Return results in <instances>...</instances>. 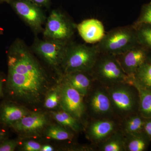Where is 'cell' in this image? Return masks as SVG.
<instances>
[{"label":"cell","mask_w":151,"mask_h":151,"mask_svg":"<svg viewBox=\"0 0 151 151\" xmlns=\"http://www.w3.org/2000/svg\"><path fill=\"white\" fill-rule=\"evenodd\" d=\"M49 126V120L44 113L32 112L11 126L14 132L23 137H37Z\"/></svg>","instance_id":"cell-10"},{"label":"cell","mask_w":151,"mask_h":151,"mask_svg":"<svg viewBox=\"0 0 151 151\" xmlns=\"http://www.w3.org/2000/svg\"><path fill=\"white\" fill-rule=\"evenodd\" d=\"M138 44L136 30L133 25L111 30L96 46L100 53L118 55Z\"/></svg>","instance_id":"cell-4"},{"label":"cell","mask_w":151,"mask_h":151,"mask_svg":"<svg viewBox=\"0 0 151 151\" xmlns=\"http://www.w3.org/2000/svg\"><path fill=\"white\" fill-rule=\"evenodd\" d=\"M3 81L2 79L0 76V100L3 94Z\"/></svg>","instance_id":"cell-33"},{"label":"cell","mask_w":151,"mask_h":151,"mask_svg":"<svg viewBox=\"0 0 151 151\" xmlns=\"http://www.w3.org/2000/svg\"><path fill=\"white\" fill-rule=\"evenodd\" d=\"M111 100L114 114L125 119L134 114L139 104V94L132 84L123 83L105 87Z\"/></svg>","instance_id":"cell-5"},{"label":"cell","mask_w":151,"mask_h":151,"mask_svg":"<svg viewBox=\"0 0 151 151\" xmlns=\"http://www.w3.org/2000/svg\"><path fill=\"white\" fill-rule=\"evenodd\" d=\"M59 77L76 89L84 97L92 89L94 78L91 72L75 71L62 73Z\"/></svg>","instance_id":"cell-14"},{"label":"cell","mask_w":151,"mask_h":151,"mask_svg":"<svg viewBox=\"0 0 151 151\" xmlns=\"http://www.w3.org/2000/svg\"><path fill=\"white\" fill-rule=\"evenodd\" d=\"M44 28V39L68 43L76 30V25L65 14L59 10H52L47 18Z\"/></svg>","instance_id":"cell-6"},{"label":"cell","mask_w":151,"mask_h":151,"mask_svg":"<svg viewBox=\"0 0 151 151\" xmlns=\"http://www.w3.org/2000/svg\"><path fill=\"white\" fill-rule=\"evenodd\" d=\"M19 144L17 139H5L0 142V151H13Z\"/></svg>","instance_id":"cell-27"},{"label":"cell","mask_w":151,"mask_h":151,"mask_svg":"<svg viewBox=\"0 0 151 151\" xmlns=\"http://www.w3.org/2000/svg\"><path fill=\"white\" fill-rule=\"evenodd\" d=\"M150 140L144 132L134 134L125 135L126 151L146 150Z\"/></svg>","instance_id":"cell-18"},{"label":"cell","mask_w":151,"mask_h":151,"mask_svg":"<svg viewBox=\"0 0 151 151\" xmlns=\"http://www.w3.org/2000/svg\"><path fill=\"white\" fill-rule=\"evenodd\" d=\"M143 132L151 140V118L145 119Z\"/></svg>","instance_id":"cell-29"},{"label":"cell","mask_w":151,"mask_h":151,"mask_svg":"<svg viewBox=\"0 0 151 151\" xmlns=\"http://www.w3.org/2000/svg\"><path fill=\"white\" fill-rule=\"evenodd\" d=\"M54 150V148L51 145H42L40 150V151H52Z\"/></svg>","instance_id":"cell-31"},{"label":"cell","mask_w":151,"mask_h":151,"mask_svg":"<svg viewBox=\"0 0 151 151\" xmlns=\"http://www.w3.org/2000/svg\"><path fill=\"white\" fill-rule=\"evenodd\" d=\"M141 24H151V2L142 6L139 16L133 24L137 25Z\"/></svg>","instance_id":"cell-26"},{"label":"cell","mask_w":151,"mask_h":151,"mask_svg":"<svg viewBox=\"0 0 151 151\" xmlns=\"http://www.w3.org/2000/svg\"><path fill=\"white\" fill-rule=\"evenodd\" d=\"M145 118L141 115L134 114L124 119L123 129L125 135L134 134L143 132Z\"/></svg>","instance_id":"cell-22"},{"label":"cell","mask_w":151,"mask_h":151,"mask_svg":"<svg viewBox=\"0 0 151 151\" xmlns=\"http://www.w3.org/2000/svg\"><path fill=\"white\" fill-rule=\"evenodd\" d=\"M59 79L60 108L81 122L86 111L84 96L60 77Z\"/></svg>","instance_id":"cell-9"},{"label":"cell","mask_w":151,"mask_h":151,"mask_svg":"<svg viewBox=\"0 0 151 151\" xmlns=\"http://www.w3.org/2000/svg\"><path fill=\"white\" fill-rule=\"evenodd\" d=\"M132 25L136 30L138 43L151 53V24Z\"/></svg>","instance_id":"cell-24"},{"label":"cell","mask_w":151,"mask_h":151,"mask_svg":"<svg viewBox=\"0 0 151 151\" xmlns=\"http://www.w3.org/2000/svg\"><path fill=\"white\" fill-rule=\"evenodd\" d=\"M100 143L99 150L100 151H126L125 134L119 131H115L106 139Z\"/></svg>","instance_id":"cell-19"},{"label":"cell","mask_w":151,"mask_h":151,"mask_svg":"<svg viewBox=\"0 0 151 151\" xmlns=\"http://www.w3.org/2000/svg\"><path fill=\"white\" fill-rule=\"evenodd\" d=\"M89 94V107L94 118L97 119H110L114 114L108 90L105 86L91 89Z\"/></svg>","instance_id":"cell-11"},{"label":"cell","mask_w":151,"mask_h":151,"mask_svg":"<svg viewBox=\"0 0 151 151\" xmlns=\"http://www.w3.org/2000/svg\"><path fill=\"white\" fill-rule=\"evenodd\" d=\"M2 1L3 2H6L9 3H9L12 0H2Z\"/></svg>","instance_id":"cell-34"},{"label":"cell","mask_w":151,"mask_h":151,"mask_svg":"<svg viewBox=\"0 0 151 151\" xmlns=\"http://www.w3.org/2000/svg\"><path fill=\"white\" fill-rule=\"evenodd\" d=\"M5 90L11 101L35 107L42 103L50 89L45 68L23 41L17 39L9 48Z\"/></svg>","instance_id":"cell-1"},{"label":"cell","mask_w":151,"mask_h":151,"mask_svg":"<svg viewBox=\"0 0 151 151\" xmlns=\"http://www.w3.org/2000/svg\"><path fill=\"white\" fill-rule=\"evenodd\" d=\"M31 112L13 101L6 102L0 105V122L6 127H10Z\"/></svg>","instance_id":"cell-16"},{"label":"cell","mask_w":151,"mask_h":151,"mask_svg":"<svg viewBox=\"0 0 151 151\" xmlns=\"http://www.w3.org/2000/svg\"><path fill=\"white\" fill-rule=\"evenodd\" d=\"M60 86L59 83L50 87L44 99V107L47 110H52L60 107Z\"/></svg>","instance_id":"cell-25"},{"label":"cell","mask_w":151,"mask_h":151,"mask_svg":"<svg viewBox=\"0 0 151 151\" xmlns=\"http://www.w3.org/2000/svg\"><path fill=\"white\" fill-rule=\"evenodd\" d=\"M100 54L96 45L89 46L70 42L68 45L63 63L62 73L91 72Z\"/></svg>","instance_id":"cell-2"},{"label":"cell","mask_w":151,"mask_h":151,"mask_svg":"<svg viewBox=\"0 0 151 151\" xmlns=\"http://www.w3.org/2000/svg\"><path fill=\"white\" fill-rule=\"evenodd\" d=\"M132 85L136 87L139 94L140 114L145 119L151 118V90L138 85L133 81Z\"/></svg>","instance_id":"cell-20"},{"label":"cell","mask_w":151,"mask_h":151,"mask_svg":"<svg viewBox=\"0 0 151 151\" xmlns=\"http://www.w3.org/2000/svg\"><path fill=\"white\" fill-rule=\"evenodd\" d=\"M47 137L58 141L71 140L73 134L67 128L60 125H50L44 131Z\"/></svg>","instance_id":"cell-23"},{"label":"cell","mask_w":151,"mask_h":151,"mask_svg":"<svg viewBox=\"0 0 151 151\" xmlns=\"http://www.w3.org/2000/svg\"><path fill=\"white\" fill-rule=\"evenodd\" d=\"M6 134L4 131L0 129V142L6 139Z\"/></svg>","instance_id":"cell-32"},{"label":"cell","mask_w":151,"mask_h":151,"mask_svg":"<svg viewBox=\"0 0 151 151\" xmlns=\"http://www.w3.org/2000/svg\"><path fill=\"white\" fill-rule=\"evenodd\" d=\"M147 49L139 43L122 54L116 55L124 71L133 77L150 55Z\"/></svg>","instance_id":"cell-12"},{"label":"cell","mask_w":151,"mask_h":151,"mask_svg":"<svg viewBox=\"0 0 151 151\" xmlns=\"http://www.w3.org/2000/svg\"><path fill=\"white\" fill-rule=\"evenodd\" d=\"M91 73L94 80L105 87L133 83V77L124 71L116 55L100 53Z\"/></svg>","instance_id":"cell-3"},{"label":"cell","mask_w":151,"mask_h":151,"mask_svg":"<svg viewBox=\"0 0 151 151\" xmlns=\"http://www.w3.org/2000/svg\"><path fill=\"white\" fill-rule=\"evenodd\" d=\"M116 127L111 119H96L89 125L87 136L94 142L100 143L116 131Z\"/></svg>","instance_id":"cell-15"},{"label":"cell","mask_w":151,"mask_h":151,"mask_svg":"<svg viewBox=\"0 0 151 151\" xmlns=\"http://www.w3.org/2000/svg\"><path fill=\"white\" fill-rule=\"evenodd\" d=\"M133 82L151 90V56L143 63L133 76Z\"/></svg>","instance_id":"cell-21"},{"label":"cell","mask_w":151,"mask_h":151,"mask_svg":"<svg viewBox=\"0 0 151 151\" xmlns=\"http://www.w3.org/2000/svg\"><path fill=\"white\" fill-rule=\"evenodd\" d=\"M40 7H48L50 0H29Z\"/></svg>","instance_id":"cell-30"},{"label":"cell","mask_w":151,"mask_h":151,"mask_svg":"<svg viewBox=\"0 0 151 151\" xmlns=\"http://www.w3.org/2000/svg\"><path fill=\"white\" fill-rule=\"evenodd\" d=\"M3 1L2 0H0V3L3 2Z\"/></svg>","instance_id":"cell-35"},{"label":"cell","mask_w":151,"mask_h":151,"mask_svg":"<svg viewBox=\"0 0 151 151\" xmlns=\"http://www.w3.org/2000/svg\"><path fill=\"white\" fill-rule=\"evenodd\" d=\"M76 29L83 40L91 44L100 42L106 34L103 23L96 19L84 20L76 24Z\"/></svg>","instance_id":"cell-13"},{"label":"cell","mask_w":151,"mask_h":151,"mask_svg":"<svg viewBox=\"0 0 151 151\" xmlns=\"http://www.w3.org/2000/svg\"><path fill=\"white\" fill-rule=\"evenodd\" d=\"M42 145L34 140L25 141L23 142L21 145V149L25 151H40Z\"/></svg>","instance_id":"cell-28"},{"label":"cell","mask_w":151,"mask_h":151,"mask_svg":"<svg viewBox=\"0 0 151 151\" xmlns=\"http://www.w3.org/2000/svg\"></svg>","instance_id":"cell-36"},{"label":"cell","mask_w":151,"mask_h":151,"mask_svg":"<svg viewBox=\"0 0 151 151\" xmlns=\"http://www.w3.org/2000/svg\"><path fill=\"white\" fill-rule=\"evenodd\" d=\"M12 8L21 19L37 35L42 32L47 17L42 8L29 0H12Z\"/></svg>","instance_id":"cell-8"},{"label":"cell","mask_w":151,"mask_h":151,"mask_svg":"<svg viewBox=\"0 0 151 151\" xmlns=\"http://www.w3.org/2000/svg\"><path fill=\"white\" fill-rule=\"evenodd\" d=\"M68 43L42 40L36 37L31 49L60 76L62 73L61 68Z\"/></svg>","instance_id":"cell-7"},{"label":"cell","mask_w":151,"mask_h":151,"mask_svg":"<svg viewBox=\"0 0 151 151\" xmlns=\"http://www.w3.org/2000/svg\"><path fill=\"white\" fill-rule=\"evenodd\" d=\"M50 113L53 119L63 127L76 132L82 130L81 122L64 110L51 111Z\"/></svg>","instance_id":"cell-17"}]
</instances>
